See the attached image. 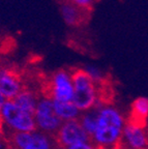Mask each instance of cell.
I'll use <instances>...</instances> for the list:
<instances>
[{
  "instance_id": "obj_1",
  "label": "cell",
  "mask_w": 148,
  "mask_h": 149,
  "mask_svg": "<svg viewBox=\"0 0 148 149\" xmlns=\"http://www.w3.org/2000/svg\"><path fill=\"white\" fill-rule=\"evenodd\" d=\"M124 125V119L117 110L110 107L103 108L100 111L91 145L111 149L122 137Z\"/></svg>"
},
{
  "instance_id": "obj_2",
  "label": "cell",
  "mask_w": 148,
  "mask_h": 149,
  "mask_svg": "<svg viewBox=\"0 0 148 149\" xmlns=\"http://www.w3.org/2000/svg\"><path fill=\"white\" fill-rule=\"evenodd\" d=\"M71 74L74 85V104L79 111H89L96 102L97 85L84 68L72 70Z\"/></svg>"
},
{
  "instance_id": "obj_3",
  "label": "cell",
  "mask_w": 148,
  "mask_h": 149,
  "mask_svg": "<svg viewBox=\"0 0 148 149\" xmlns=\"http://www.w3.org/2000/svg\"><path fill=\"white\" fill-rule=\"evenodd\" d=\"M45 98L59 102H74V85L71 72L59 70L55 72L42 87Z\"/></svg>"
},
{
  "instance_id": "obj_4",
  "label": "cell",
  "mask_w": 148,
  "mask_h": 149,
  "mask_svg": "<svg viewBox=\"0 0 148 149\" xmlns=\"http://www.w3.org/2000/svg\"><path fill=\"white\" fill-rule=\"evenodd\" d=\"M0 115L2 117L4 125L9 130L20 133H35L37 125L35 119L30 114L21 110L13 100H5L0 109Z\"/></svg>"
},
{
  "instance_id": "obj_5",
  "label": "cell",
  "mask_w": 148,
  "mask_h": 149,
  "mask_svg": "<svg viewBox=\"0 0 148 149\" xmlns=\"http://www.w3.org/2000/svg\"><path fill=\"white\" fill-rule=\"evenodd\" d=\"M55 146L59 148H68L79 143H88L91 145V139L78 119L67 120L63 122L56 134L51 137Z\"/></svg>"
},
{
  "instance_id": "obj_6",
  "label": "cell",
  "mask_w": 148,
  "mask_h": 149,
  "mask_svg": "<svg viewBox=\"0 0 148 149\" xmlns=\"http://www.w3.org/2000/svg\"><path fill=\"white\" fill-rule=\"evenodd\" d=\"M34 119L37 130H42V133L53 137L60 126L62 125V119L56 114L53 100L49 98H40L37 102Z\"/></svg>"
},
{
  "instance_id": "obj_7",
  "label": "cell",
  "mask_w": 148,
  "mask_h": 149,
  "mask_svg": "<svg viewBox=\"0 0 148 149\" xmlns=\"http://www.w3.org/2000/svg\"><path fill=\"white\" fill-rule=\"evenodd\" d=\"M25 88L21 74L16 70L8 68H0V92L5 100H13Z\"/></svg>"
},
{
  "instance_id": "obj_8",
  "label": "cell",
  "mask_w": 148,
  "mask_h": 149,
  "mask_svg": "<svg viewBox=\"0 0 148 149\" xmlns=\"http://www.w3.org/2000/svg\"><path fill=\"white\" fill-rule=\"evenodd\" d=\"M148 120V98L138 97L132 102L130 113L125 124L133 127L144 130L147 126Z\"/></svg>"
},
{
  "instance_id": "obj_9",
  "label": "cell",
  "mask_w": 148,
  "mask_h": 149,
  "mask_svg": "<svg viewBox=\"0 0 148 149\" xmlns=\"http://www.w3.org/2000/svg\"><path fill=\"white\" fill-rule=\"evenodd\" d=\"M122 140L130 149H148V133L145 128L141 130L125 124Z\"/></svg>"
},
{
  "instance_id": "obj_10",
  "label": "cell",
  "mask_w": 148,
  "mask_h": 149,
  "mask_svg": "<svg viewBox=\"0 0 148 149\" xmlns=\"http://www.w3.org/2000/svg\"><path fill=\"white\" fill-rule=\"evenodd\" d=\"M38 100V95H37V93L34 90L24 88L13 100V102L21 110H23L24 112H26V113H28V114H30L31 116L34 117L35 110H36Z\"/></svg>"
},
{
  "instance_id": "obj_11",
  "label": "cell",
  "mask_w": 148,
  "mask_h": 149,
  "mask_svg": "<svg viewBox=\"0 0 148 149\" xmlns=\"http://www.w3.org/2000/svg\"><path fill=\"white\" fill-rule=\"evenodd\" d=\"M60 14L63 21L68 26H77L81 23L83 19V9L76 6L75 4L71 3L70 1H66L63 4H61Z\"/></svg>"
},
{
  "instance_id": "obj_12",
  "label": "cell",
  "mask_w": 148,
  "mask_h": 149,
  "mask_svg": "<svg viewBox=\"0 0 148 149\" xmlns=\"http://www.w3.org/2000/svg\"><path fill=\"white\" fill-rule=\"evenodd\" d=\"M101 110L102 109H100V108L93 107L92 109L84 112L83 114L78 117V120L80 121V123L82 124V126L87 133V135L90 137L91 143H92V137L95 133V130H96L97 119H98Z\"/></svg>"
},
{
  "instance_id": "obj_13",
  "label": "cell",
  "mask_w": 148,
  "mask_h": 149,
  "mask_svg": "<svg viewBox=\"0 0 148 149\" xmlns=\"http://www.w3.org/2000/svg\"><path fill=\"white\" fill-rule=\"evenodd\" d=\"M54 109L56 114L60 117L62 120H73L78 119L79 110L74 104V102H59V100H53Z\"/></svg>"
},
{
  "instance_id": "obj_14",
  "label": "cell",
  "mask_w": 148,
  "mask_h": 149,
  "mask_svg": "<svg viewBox=\"0 0 148 149\" xmlns=\"http://www.w3.org/2000/svg\"><path fill=\"white\" fill-rule=\"evenodd\" d=\"M55 147L53 139L44 133H32L30 142L24 149H54Z\"/></svg>"
},
{
  "instance_id": "obj_15",
  "label": "cell",
  "mask_w": 148,
  "mask_h": 149,
  "mask_svg": "<svg viewBox=\"0 0 148 149\" xmlns=\"http://www.w3.org/2000/svg\"><path fill=\"white\" fill-rule=\"evenodd\" d=\"M84 70L88 74V76L94 81L95 84H101L103 82L106 81L105 79V74L100 68H95L93 65H87L86 68H84Z\"/></svg>"
},
{
  "instance_id": "obj_16",
  "label": "cell",
  "mask_w": 148,
  "mask_h": 149,
  "mask_svg": "<svg viewBox=\"0 0 148 149\" xmlns=\"http://www.w3.org/2000/svg\"><path fill=\"white\" fill-rule=\"evenodd\" d=\"M67 1H70L71 3H73V4H75L76 6L80 7L84 10V9L90 8L96 0H67Z\"/></svg>"
},
{
  "instance_id": "obj_17",
  "label": "cell",
  "mask_w": 148,
  "mask_h": 149,
  "mask_svg": "<svg viewBox=\"0 0 148 149\" xmlns=\"http://www.w3.org/2000/svg\"><path fill=\"white\" fill-rule=\"evenodd\" d=\"M67 149H95L92 145L88 144V143H79V144L73 145L68 147Z\"/></svg>"
},
{
  "instance_id": "obj_18",
  "label": "cell",
  "mask_w": 148,
  "mask_h": 149,
  "mask_svg": "<svg viewBox=\"0 0 148 149\" xmlns=\"http://www.w3.org/2000/svg\"><path fill=\"white\" fill-rule=\"evenodd\" d=\"M5 143V139H0V149L2 148L3 144Z\"/></svg>"
},
{
  "instance_id": "obj_19",
  "label": "cell",
  "mask_w": 148,
  "mask_h": 149,
  "mask_svg": "<svg viewBox=\"0 0 148 149\" xmlns=\"http://www.w3.org/2000/svg\"><path fill=\"white\" fill-rule=\"evenodd\" d=\"M94 148L95 149H108V148H106V147H101V146H95Z\"/></svg>"
}]
</instances>
